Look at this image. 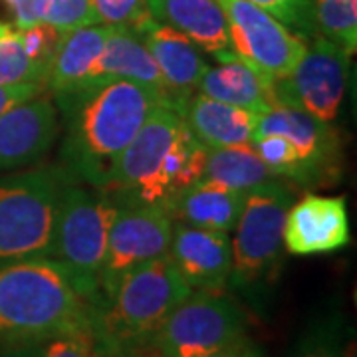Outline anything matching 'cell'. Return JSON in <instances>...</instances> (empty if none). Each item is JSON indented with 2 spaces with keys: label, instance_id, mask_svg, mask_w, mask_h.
Returning a JSON list of instances; mask_svg holds the SVG:
<instances>
[{
  "label": "cell",
  "instance_id": "cell-1",
  "mask_svg": "<svg viewBox=\"0 0 357 357\" xmlns=\"http://www.w3.org/2000/svg\"><path fill=\"white\" fill-rule=\"evenodd\" d=\"M54 100L64 123L60 167L72 183L93 189L107 187L121 151L153 107L167 103L157 89L119 77L88 79Z\"/></svg>",
  "mask_w": 357,
  "mask_h": 357
},
{
  "label": "cell",
  "instance_id": "cell-2",
  "mask_svg": "<svg viewBox=\"0 0 357 357\" xmlns=\"http://www.w3.org/2000/svg\"><path fill=\"white\" fill-rule=\"evenodd\" d=\"M84 326H91V306L58 260L0 268V347L40 345Z\"/></svg>",
  "mask_w": 357,
  "mask_h": 357
},
{
  "label": "cell",
  "instance_id": "cell-3",
  "mask_svg": "<svg viewBox=\"0 0 357 357\" xmlns=\"http://www.w3.org/2000/svg\"><path fill=\"white\" fill-rule=\"evenodd\" d=\"M191 294L169 255L128 274L103 302L91 307L96 340L119 349L153 347L171 312Z\"/></svg>",
  "mask_w": 357,
  "mask_h": 357
},
{
  "label": "cell",
  "instance_id": "cell-4",
  "mask_svg": "<svg viewBox=\"0 0 357 357\" xmlns=\"http://www.w3.org/2000/svg\"><path fill=\"white\" fill-rule=\"evenodd\" d=\"M294 203L292 191L280 178L260 183L246 192L243 213L236 222L230 266V290L252 306L262 307L280 276L284 260V222Z\"/></svg>",
  "mask_w": 357,
  "mask_h": 357
},
{
  "label": "cell",
  "instance_id": "cell-5",
  "mask_svg": "<svg viewBox=\"0 0 357 357\" xmlns=\"http://www.w3.org/2000/svg\"><path fill=\"white\" fill-rule=\"evenodd\" d=\"M68 183L60 165L0 173V268L54 256L56 218Z\"/></svg>",
  "mask_w": 357,
  "mask_h": 357
},
{
  "label": "cell",
  "instance_id": "cell-6",
  "mask_svg": "<svg viewBox=\"0 0 357 357\" xmlns=\"http://www.w3.org/2000/svg\"><path fill=\"white\" fill-rule=\"evenodd\" d=\"M119 206L105 192L88 185L68 183L60 199L52 258L68 270L89 306L98 294L107 236Z\"/></svg>",
  "mask_w": 357,
  "mask_h": 357
},
{
  "label": "cell",
  "instance_id": "cell-7",
  "mask_svg": "<svg viewBox=\"0 0 357 357\" xmlns=\"http://www.w3.org/2000/svg\"><path fill=\"white\" fill-rule=\"evenodd\" d=\"M248 319L222 290H191L163 324L153 347L159 357H208L246 337Z\"/></svg>",
  "mask_w": 357,
  "mask_h": 357
},
{
  "label": "cell",
  "instance_id": "cell-8",
  "mask_svg": "<svg viewBox=\"0 0 357 357\" xmlns=\"http://www.w3.org/2000/svg\"><path fill=\"white\" fill-rule=\"evenodd\" d=\"M185 119L178 109L159 103L147 115L135 137L121 151L112 178L103 191L117 206L151 208V195L157 177L173 151Z\"/></svg>",
  "mask_w": 357,
  "mask_h": 357
},
{
  "label": "cell",
  "instance_id": "cell-9",
  "mask_svg": "<svg viewBox=\"0 0 357 357\" xmlns=\"http://www.w3.org/2000/svg\"><path fill=\"white\" fill-rule=\"evenodd\" d=\"M347 76L349 54L326 36H318L292 72L270 82L272 96L276 105L333 121L344 102Z\"/></svg>",
  "mask_w": 357,
  "mask_h": 357
},
{
  "label": "cell",
  "instance_id": "cell-10",
  "mask_svg": "<svg viewBox=\"0 0 357 357\" xmlns=\"http://www.w3.org/2000/svg\"><path fill=\"white\" fill-rule=\"evenodd\" d=\"M234 56L268 79L286 76L306 54V40L248 0H218Z\"/></svg>",
  "mask_w": 357,
  "mask_h": 357
},
{
  "label": "cell",
  "instance_id": "cell-11",
  "mask_svg": "<svg viewBox=\"0 0 357 357\" xmlns=\"http://www.w3.org/2000/svg\"><path fill=\"white\" fill-rule=\"evenodd\" d=\"M171 236L173 220L163 211L119 206L109 229L98 294L91 307L103 302L133 270L169 255Z\"/></svg>",
  "mask_w": 357,
  "mask_h": 357
},
{
  "label": "cell",
  "instance_id": "cell-12",
  "mask_svg": "<svg viewBox=\"0 0 357 357\" xmlns=\"http://www.w3.org/2000/svg\"><path fill=\"white\" fill-rule=\"evenodd\" d=\"M278 133L290 141L300 161L302 185H330L342 167V141L330 121H321L292 107L274 105L258 115L256 135Z\"/></svg>",
  "mask_w": 357,
  "mask_h": 357
},
{
  "label": "cell",
  "instance_id": "cell-13",
  "mask_svg": "<svg viewBox=\"0 0 357 357\" xmlns=\"http://www.w3.org/2000/svg\"><path fill=\"white\" fill-rule=\"evenodd\" d=\"M58 133L56 105L42 93L0 114V173L36 165L50 151Z\"/></svg>",
  "mask_w": 357,
  "mask_h": 357
},
{
  "label": "cell",
  "instance_id": "cell-14",
  "mask_svg": "<svg viewBox=\"0 0 357 357\" xmlns=\"http://www.w3.org/2000/svg\"><path fill=\"white\" fill-rule=\"evenodd\" d=\"M349 218L344 197L306 195L290 204L284 222V246L298 256L324 255L349 243Z\"/></svg>",
  "mask_w": 357,
  "mask_h": 357
},
{
  "label": "cell",
  "instance_id": "cell-15",
  "mask_svg": "<svg viewBox=\"0 0 357 357\" xmlns=\"http://www.w3.org/2000/svg\"><path fill=\"white\" fill-rule=\"evenodd\" d=\"M169 258L191 290H225L232 266L230 232L173 222Z\"/></svg>",
  "mask_w": 357,
  "mask_h": 357
},
{
  "label": "cell",
  "instance_id": "cell-16",
  "mask_svg": "<svg viewBox=\"0 0 357 357\" xmlns=\"http://www.w3.org/2000/svg\"><path fill=\"white\" fill-rule=\"evenodd\" d=\"M133 30H137L145 42L177 102V109H181L187 98L192 96V89H197L204 72L211 68L201 54L203 50L191 38L155 20L153 16L141 20L139 24L133 26Z\"/></svg>",
  "mask_w": 357,
  "mask_h": 357
},
{
  "label": "cell",
  "instance_id": "cell-17",
  "mask_svg": "<svg viewBox=\"0 0 357 357\" xmlns=\"http://www.w3.org/2000/svg\"><path fill=\"white\" fill-rule=\"evenodd\" d=\"M149 14L191 38L218 62L234 60L230 48L229 24L218 0H147Z\"/></svg>",
  "mask_w": 357,
  "mask_h": 357
},
{
  "label": "cell",
  "instance_id": "cell-18",
  "mask_svg": "<svg viewBox=\"0 0 357 357\" xmlns=\"http://www.w3.org/2000/svg\"><path fill=\"white\" fill-rule=\"evenodd\" d=\"M100 77H119V79L145 84L157 89L165 98V102L177 109V102L167 86L161 70L155 64L137 30H133L131 26H112L109 36L103 44V50L91 70L89 79H100Z\"/></svg>",
  "mask_w": 357,
  "mask_h": 357
},
{
  "label": "cell",
  "instance_id": "cell-19",
  "mask_svg": "<svg viewBox=\"0 0 357 357\" xmlns=\"http://www.w3.org/2000/svg\"><path fill=\"white\" fill-rule=\"evenodd\" d=\"M187 128L204 147L250 145L255 139L258 114L217 102L208 96H189L178 109Z\"/></svg>",
  "mask_w": 357,
  "mask_h": 357
},
{
  "label": "cell",
  "instance_id": "cell-20",
  "mask_svg": "<svg viewBox=\"0 0 357 357\" xmlns=\"http://www.w3.org/2000/svg\"><path fill=\"white\" fill-rule=\"evenodd\" d=\"M246 192L230 189L218 183L201 181L183 192L173 206L169 217L173 222L204 230H234L238 217L243 213Z\"/></svg>",
  "mask_w": 357,
  "mask_h": 357
},
{
  "label": "cell",
  "instance_id": "cell-21",
  "mask_svg": "<svg viewBox=\"0 0 357 357\" xmlns=\"http://www.w3.org/2000/svg\"><path fill=\"white\" fill-rule=\"evenodd\" d=\"M109 30L107 24H91L62 32L48 62L46 89L60 93L88 82Z\"/></svg>",
  "mask_w": 357,
  "mask_h": 357
},
{
  "label": "cell",
  "instance_id": "cell-22",
  "mask_svg": "<svg viewBox=\"0 0 357 357\" xmlns=\"http://www.w3.org/2000/svg\"><path fill=\"white\" fill-rule=\"evenodd\" d=\"M270 82L272 79L234 58L230 62H220L217 68H208L197 89L199 93L208 96L217 102L262 115L276 105Z\"/></svg>",
  "mask_w": 357,
  "mask_h": 357
},
{
  "label": "cell",
  "instance_id": "cell-23",
  "mask_svg": "<svg viewBox=\"0 0 357 357\" xmlns=\"http://www.w3.org/2000/svg\"><path fill=\"white\" fill-rule=\"evenodd\" d=\"M276 177L258 157L252 143L232 147H208L203 181L218 183L230 189L250 191L252 187Z\"/></svg>",
  "mask_w": 357,
  "mask_h": 357
},
{
  "label": "cell",
  "instance_id": "cell-24",
  "mask_svg": "<svg viewBox=\"0 0 357 357\" xmlns=\"http://www.w3.org/2000/svg\"><path fill=\"white\" fill-rule=\"evenodd\" d=\"M48 68L32 60L24 50L20 28L13 22H0V86L38 84L46 88Z\"/></svg>",
  "mask_w": 357,
  "mask_h": 357
},
{
  "label": "cell",
  "instance_id": "cell-25",
  "mask_svg": "<svg viewBox=\"0 0 357 357\" xmlns=\"http://www.w3.org/2000/svg\"><path fill=\"white\" fill-rule=\"evenodd\" d=\"M316 28L321 36L342 46L349 56L357 48V4L356 0H316Z\"/></svg>",
  "mask_w": 357,
  "mask_h": 357
},
{
  "label": "cell",
  "instance_id": "cell-26",
  "mask_svg": "<svg viewBox=\"0 0 357 357\" xmlns=\"http://www.w3.org/2000/svg\"><path fill=\"white\" fill-rule=\"evenodd\" d=\"M278 22L292 30L302 38L316 36V16H314V0H248Z\"/></svg>",
  "mask_w": 357,
  "mask_h": 357
},
{
  "label": "cell",
  "instance_id": "cell-27",
  "mask_svg": "<svg viewBox=\"0 0 357 357\" xmlns=\"http://www.w3.org/2000/svg\"><path fill=\"white\" fill-rule=\"evenodd\" d=\"M252 147L258 157L264 161V165L280 178L300 181V161L294 145L278 133L256 135L252 139Z\"/></svg>",
  "mask_w": 357,
  "mask_h": 357
},
{
  "label": "cell",
  "instance_id": "cell-28",
  "mask_svg": "<svg viewBox=\"0 0 357 357\" xmlns=\"http://www.w3.org/2000/svg\"><path fill=\"white\" fill-rule=\"evenodd\" d=\"M40 22L56 28L58 32L98 24L91 0H44Z\"/></svg>",
  "mask_w": 357,
  "mask_h": 357
},
{
  "label": "cell",
  "instance_id": "cell-29",
  "mask_svg": "<svg viewBox=\"0 0 357 357\" xmlns=\"http://www.w3.org/2000/svg\"><path fill=\"white\" fill-rule=\"evenodd\" d=\"M290 357H345L335 319L312 326L300 337Z\"/></svg>",
  "mask_w": 357,
  "mask_h": 357
},
{
  "label": "cell",
  "instance_id": "cell-30",
  "mask_svg": "<svg viewBox=\"0 0 357 357\" xmlns=\"http://www.w3.org/2000/svg\"><path fill=\"white\" fill-rule=\"evenodd\" d=\"M98 24L137 26L149 14L147 0H91Z\"/></svg>",
  "mask_w": 357,
  "mask_h": 357
},
{
  "label": "cell",
  "instance_id": "cell-31",
  "mask_svg": "<svg viewBox=\"0 0 357 357\" xmlns=\"http://www.w3.org/2000/svg\"><path fill=\"white\" fill-rule=\"evenodd\" d=\"M96 333L91 326L58 333L42 344V357H91Z\"/></svg>",
  "mask_w": 357,
  "mask_h": 357
},
{
  "label": "cell",
  "instance_id": "cell-32",
  "mask_svg": "<svg viewBox=\"0 0 357 357\" xmlns=\"http://www.w3.org/2000/svg\"><path fill=\"white\" fill-rule=\"evenodd\" d=\"M60 34L62 32H58L56 28L44 24V22L28 26V28H20V38H22L28 56L40 64H44L46 68H48V62H50Z\"/></svg>",
  "mask_w": 357,
  "mask_h": 357
},
{
  "label": "cell",
  "instance_id": "cell-33",
  "mask_svg": "<svg viewBox=\"0 0 357 357\" xmlns=\"http://www.w3.org/2000/svg\"><path fill=\"white\" fill-rule=\"evenodd\" d=\"M13 14V24L18 28H28L40 22V10L44 0H4Z\"/></svg>",
  "mask_w": 357,
  "mask_h": 357
},
{
  "label": "cell",
  "instance_id": "cell-34",
  "mask_svg": "<svg viewBox=\"0 0 357 357\" xmlns=\"http://www.w3.org/2000/svg\"><path fill=\"white\" fill-rule=\"evenodd\" d=\"M46 88L38 84H24V86H0V114L10 109L13 105L26 102L30 98H36L44 93Z\"/></svg>",
  "mask_w": 357,
  "mask_h": 357
},
{
  "label": "cell",
  "instance_id": "cell-35",
  "mask_svg": "<svg viewBox=\"0 0 357 357\" xmlns=\"http://www.w3.org/2000/svg\"><path fill=\"white\" fill-rule=\"evenodd\" d=\"M208 357H264V354H262V349H260L255 342H250L248 335H246L243 340L230 344L229 347H225V349H218L217 354H213V356Z\"/></svg>",
  "mask_w": 357,
  "mask_h": 357
},
{
  "label": "cell",
  "instance_id": "cell-36",
  "mask_svg": "<svg viewBox=\"0 0 357 357\" xmlns=\"http://www.w3.org/2000/svg\"><path fill=\"white\" fill-rule=\"evenodd\" d=\"M91 357H141V351H133V349H119V347H112L96 340Z\"/></svg>",
  "mask_w": 357,
  "mask_h": 357
},
{
  "label": "cell",
  "instance_id": "cell-37",
  "mask_svg": "<svg viewBox=\"0 0 357 357\" xmlns=\"http://www.w3.org/2000/svg\"><path fill=\"white\" fill-rule=\"evenodd\" d=\"M0 357H42V344L20 345V347H6Z\"/></svg>",
  "mask_w": 357,
  "mask_h": 357
}]
</instances>
